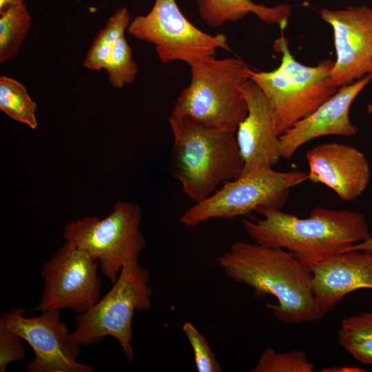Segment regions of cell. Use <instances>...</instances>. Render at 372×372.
<instances>
[{
    "mask_svg": "<svg viewBox=\"0 0 372 372\" xmlns=\"http://www.w3.org/2000/svg\"><path fill=\"white\" fill-rule=\"evenodd\" d=\"M215 262L230 279L250 287L256 297L276 298V304L266 307L278 320L300 324L324 317L313 292L311 271L291 252L237 241Z\"/></svg>",
    "mask_w": 372,
    "mask_h": 372,
    "instance_id": "obj_1",
    "label": "cell"
},
{
    "mask_svg": "<svg viewBox=\"0 0 372 372\" xmlns=\"http://www.w3.org/2000/svg\"><path fill=\"white\" fill-rule=\"evenodd\" d=\"M260 214L262 218L242 220L250 238L291 252L309 269L371 236L364 215L354 211L317 207L307 218L281 209Z\"/></svg>",
    "mask_w": 372,
    "mask_h": 372,
    "instance_id": "obj_2",
    "label": "cell"
},
{
    "mask_svg": "<svg viewBox=\"0 0 372 372\" xmlns=\"http://www.w3.org/2000/svg\"><path fill=\"white\" fill-rule=\"evenodd\" d=\"M169 122L174 138L171 173L195 203L242 174L243 161L236 132L172 116Z\"/></svg>",
    "mask_w": 372,
    "mask_h": 372,
    "instance_id": "obj_3",
    "label": "cell"
},
{
    "mask_svg": "<svg viewBox=\"0 0 372 372\" xmlns=\"http://www.w3.org/2000/svg\"><path fill=\"white\" fill-rule=\"evenodd\" d=\"M188 65L190 83L177 98L170 116L236 132L247 114L242 87L249 79L248 67L235 57L211 56Z\"/></svg>",
    "mask_w": 372,
    "mask_h": 372,
    "instance_id": "obj_4",
    "label": "cell"
},
{
    "mask_svg": "<svg viewBox=\"0 0 372 372\" xmlns=\"http://www.w3.org/2000/svg\"><path fill=\"white\" fill-rule=\"evenodd\" d=\"M282 54L279 66L269 72L247 68L249 79L263 92L273 110L275 130L280 136L294 123L313 112L338 88L328 84L334 61H321L315 66L298 61L282 33L273 43Z\"/></svg>",
    "mask_w": 372,
    "mask_h": 372,
    "instance_id": "obj_5",
    "label": "cell"
},
{
    "mask_svg": "<svg viewBox=\"0 0 372 372\" xmlns=\"http://www.w3.org/2000/svg\"><path fill=\"white\" fill-rule=\"evenodd\" d=\"M149 273L138 260L125 266L109 291L87 311L77 315L72 336L81 346L112 337L119 343L128 362L134 358L132 321L136 311L152 307Z\"/></svg>",
    "mask_w": 372,
    "mask_h": 372,
    "instance_id": "obj_6",
    "label": "cell"
},
{
    "mask_svg": "<svg viewBox=\"0 0 372 372\" xmlns=\"http://www.w3.org/2000/svg\"><path fill=\"white\" fill-rule=\"evenodd\" d=\"M306 180L307 173L300 170L257 169L225 182L209 196L187 209L180 221L185 227H194L210 219H233L253 211L281 209L290 189Z\"/></svg>",
    "mask_w": 372,
    "mask_h": 372,
    "instance_id": "obj_7",
    "label": "cell"
},
{
    "mask_svg": "<svg viewBox=\"0 0 372 372\" xmlns=\"http://www.w3.org/2000/svg\"><path fill=\"white\" fill-rule=\"evenodd\" d=\"M142 218L139 205L118 200L103 218L88 216L69 222L63 236L94 256L103 275L114 283L121 269L138 260L145 248L146 240L141 230Z\"/></svg>",
    "mask_w": 372,
    "mask_h": 372,
    "instance_id": "obj_8",
    "label": "cell"
},
{
    "mask_svg": "<svg viewBox=\"0 0 372 372\" xmlns=\"http://www.w3.org/2000/svg\"><path fill=\"white\" fill-rule=\"evenodd\" d=\"M127 33L154 45L163 63L214 56L217 49L229 50L227 37L212 35L196 28L183 15L176 0H155L146 15L134 18Z\"/></svg>",
    "mask_w": 372,
    "mask_h": 372,
    "instance_id": "obj_9",
    "label": "cell"
},
{
    "mask_svg": "<svg viewBox=\"0 0 372 372\" xmlns=\"http://www.w3.org/2000/svg\"><path fill=\"white\" fill-rule=\"evenodd\" d=\"M99 269L94 256L65 240L42 266L43 290L31 311L68 309L78 315L87 311L101 298Z\"/></svg>",
    "mask_w": 372,
    "mask_h": 372,
    "instance_id": "obj_10",
    "label": "cell"
},
{
    "mask_svg": "<svg viewBox=\"0 0 372 372\" xmlns=\"http://www.w3.org/2000/svg\"><path fill=\"white\" fill-rule=\"evenodd\" d=\"M26 309L12 307L0 317V327L18 334L33 349L34 358L27 372H94L92 366L78 361L81 345L73 339L60 310L41 311L34 317L24 316Z\"/></svg>",
    "mask_w": 372,
    "mask_h": 372,
    "instance_id": "obj_11",
    "label": "cell"
},
{
    "mask_svg": "<svg viewBox=\"0 0 372 372\" xmlns=\"http://www.w3.org/2000/svg\"><path fill=\"white\" fill-rule=\"evenodd\" d=\"M333 32L336 59L328 84L335 88L372 74V9L363 5L319 10Z\"/></svg>",
    "mask_w": 372,
    "mask_h": 372,
    "instance_id": "obj_12",
    "label": "cell"
},
{
    "mask_svg": "<svg viewBox=\"0 0 372 372\" xmlns=\"http://www.w3.org/2000/svg\"><path fill=\"white\" fill-rule=\"evenodd\" d=\"M371 80L372 74H369L340 87L313 112L280 134L281 158L289 159L300 147L318 138L355 135L358 129L350 121L349 110L355 98Z\"/></svg>",
    "mask_w": 372,
    "mask_h": 372,
    "instance_id": "obj_13",
    "label": "cell"
},
{
    "mask_svg": "<svg viewBox=\"0 0 372 372\" xmlns=\"http://www.w3.org/2000/svg\"><path fill=\"white\" fill-rule=\"evenodd\" d=\"M308 180L331 189L344 201H351L366 190L370 165L365 154L353 146L330 142L308 149Z\"/></svg>",
    "mask_w": 372,
    "mask_h": 372,
    "instance_id": "obj_14",
    "label": "cell"
},
{
    "mask_svg": "<svg viewBox=\"0 0 372 372\" xmlns=\"http://www.w3.org/2000/svg\"><path fill=\"white\" fill-rule=\"evenodd\" d=\"M242 92L247 104V114L236 131L243 161L241 175L260 168L273 167L282 158L280 138L275 130L273 110L268 99L250 79L244 84Z\"/></svg>",
    "mask_w": 372,
    "mask_h": 372,
    "instance_id": "obj_15",
    "label": "cell"
},
{
    "mask_svg": "<svg viewBox=\"0 0 372 372\" xmlns=\"http://www.w3.org/2000/svg\"><path fill=\"white\" fill-rule=\"evenodd\" d=\"M310 269L313 292L323 316L348 294L360 289H372V251H344Z\"/></svg>",
    "mask_w": 372,
    "mask_h": 372,
    "instance_id": "obj_16",
    "label": "cell"
},
{
    "mask_svg": "<svg viewBox=\"0 0 372 372\" xmlns=\"http://www.w3.org/2000/svg\"><path fill=\"white\" fill-rule=\"evenodd\" d=\"M196 4L202 19L213 28L236 22L253 13L261 21L278 24L284 30L291 15V7L288 4L267 7L251 0H196Z\"/></svg>",
    "mask_w": 372,
    "mask_h": 372,
    "instance_id": "obj_17",
    "label": "cell"
},
{
    "mask_svg": "<svg viewBox=\"0 0 372 372\" xmlns=\"http://www.w3.org/2000/svg\"><path fill=\"white\" fill-rule=\"evenodd\" d=\"M338 338L340 345L355 360L372 365V312L344 318Z\"/></svg>",
    "mask_w": 372,
    "mask_h": 372,
    "instance_id": "obj_18",
    "label": "cell"
},
{
    "mask_svg": "<svg viewBox=\"0 0 372 372\" xmlns=\"http://www.w3.org/2000/svg\"><path fill=\"white\" fill-rule=\"evenodd\" d=\"M131 21V16L125 8L116 10L95 37L83 61V66L91 70H103L114 46L125 37V32L127 30Z\"/></svg>",
    "mask_w": 372,
    "mask_h": 372,
    "instance_id": "obj_19",
    "label": "cell"
},
{
    "mask_svg": "<svg viewBox=\"0 0 372 372\" xmlns=\"http://www.w3.org/2000/svg\"><path fill=\"white\" fill-rule=\"evenodd\" d=\"M37 109V103L22 83L8 76L0 77V110L8 117L36 130Z\"/></svg>",
    "mask_w": 372,
    "mask_h": 372,
    "instance_id": "obj_20",
    "label": "cell"
},
{
    "mask_svg": "<svg viewBox=\"0 0 372 372\" xmlns=\"http://www.w3.org/2000/svg\"><path fill=\"white\" fill-rule=\"evenodd\" d=\"M32 25V18L25 3L0 14V63L14 58Z\"/></svg>",
    "mask_w": 372,
    "mask_h": 372,
    "instance_id": "obj_21",
    "label": "cell"
},
{
    "mask_svg": "<svg viewBox=\"0 0 372 372\" xmlns=\"http://www.w3.org/2000/svg\"><path fill=\"white\" fill-rule=\"evenodd\" d=\"M315 365L308 360L302 351L293 350L278 353L267 348L251 372H313Z\"/></svg>",
    "mask_w": 372,
    "mask_h": 372,
    "instance_id": "obj_22",
    "label": "cell"
},
{
    "mask_svg": "<svg viewBox=\"0 0 372 372\" xmlns=\"http://www.w3.org/2000/svg\"><path fill=\"white\" fill-rule=\"evenodd\" d=\"M111 85L122 88L132 83L138 73V66L133 61L132 50L125 37L121 38L114 46L107 59L104 68Z\"/></svg>",
    "mask_w": 372,
    "mask_h": 372,
    "instance_id": "obj_23",
    "label": "cell"
},
{
    "mask_svg": "<svg viewBox=\"0 0 372 372\" xmlns=\"http://www.w3.org/2000/svg\"><path fill=\"white\" fill-rule=\"evenodd\" d=\"M182 329L192 348L197 371L221 372L222 368L205 335L191 322H185Z\"/></svg>",
    "mask_w": 372,
    "mask_h": 372,
    "instance_id": "obj_24",
    "label": "cell"
},
{
    "mask_svg": "<svg viewBox=\"0 0 372 372\" xmlns=\"http://www.w3.org/2000/svg\"><path fill=\"white\" fill-rule=\"evenodd\" d=\"M22 340L12 330L0 327V372H6L12 362L23 361L26 358Z\"/></svg>",
    "mask_w": 372,
    "mask_h": 372,
    "instance_id": "obj_25",
    "label": "cell"
},
{
    "mask_svg": "<svg viewBox=\"0 0 372 372\" xmlns=\"http://www.w3.org/2000/svg\"><path fill=\"white\" fill-rule=\"evenodd\" d=\"M349 250H362L372 251V234L366 240L358 242L347 248L344 251Z\"/></svg>",
    "mask_w": 372,
    "mask_h": 372,
    "instance_id": "obj_26",
    "label": "cell"
},
{
    "mask_svg": "<svg viewBox=\"0 0 372 372\" xmlns=\"http://www.w3.org/2000/svg\"><path fill=\"white\" fill-rule=\"evenodd\" d=\"M25 3L24 0H0V14L8 10Z\"/></svg>",
    "mask_w": 372,
    "mask_h": 372,
    "instance_id": "obj_27",
    "label": "cell"
},
{
    "mask_svg": "<svg viewBox=\"0 0 372 372\" xmlns=\"http://www.w3.org/2000/svg\"><path fill=\"white\" fill-rule=\"evenodd\" d=\"M367 112H368V114H371L372 113V104H369L367 105Z\"/></svg>",
    "mask_w": 372,
    "mask_h": 372,
    "instance_id": "obj_28",
    "label": "cell"
}]
</instances>
